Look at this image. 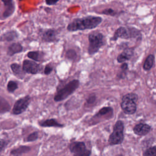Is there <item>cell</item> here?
Instances as JSON below:
<instances>
[{
    "label": "cell",
    "mask_w": 156,
    "mask_h": 156,
    "mask_svg": "<svg viewBox=\"0 0 156 156\" xmlns=\"http://www.w3.org/2000/svg\"><path fill=\"white\" fill-rule=\"evenodd\" d=\"M102 20V18L99 16H93L76 19L68 25L67 29L69 31L73 32L94 29L101 24Z\"/></svg>",
    "instance_id": "6da1fadb"
},
{
    "label": "cell",
    "mask_w": 156,
    "mask_h": 156,
    "mask_svg": "<svg viewBox=\"0 0 156 156\" xmlns=\"http://www.w3.org/2000/svg\"><path fill=\"white\" fill-rule=\"evenodd\" d=\"M79 85L80 82L79 80L74 79L70 81L66 84L65 87L58 90L57 93L54 96V100L58 102L65 99L75 91V90L79 87Z\"/></svg>",
    "instance_id": "7a4b0ae2"
},
{
    "label": "cell",
    "mask_w": 156,
    "mask_h": 156,
    "mask_svg": "<svg viewBox=\"0 0 156 156\" xmlns=\"http://www.w3.org/2000/svg\"><path fill=\"white\" fill-rule=\"evenodd\" d=\"M88 40L90 43L88 53L90 55L96 53L105 44V40L103 35L99 32L91 33L88 36Z\"/></svg>",
    "instance_id": "3957f363"
},
{
    "label": "cell",
    "mask_w": 156,
    "mask_h": 156,
    "mask_svg": "<svg viewBox=\"0 0 156 156\" xmlns=\"http://www.w3.org/2000/svg\"><path fill=\"white\" fill-rule=\"evenodd\" d=\"M124 124L121 120L117 121L113 127V131L110 134L108 142L110 145L119 144L124 139Z\"/></svg>",
    "instance_id": "277c9868"
},
{
    "label": "cell",
    "mask_w": 156,
    "mask_h": 156,
    "mask_svg": "<svg viewBox=\"0 0 156 156\" xmlns=\"http://www.w3.org/2000/svg\"><path fill=\"white\" fill-rule=\"evenodd\" d=\"M140 35V31L135 28L120 27L115 32L113 37L112 38V40H116L119 38L124 39H129L136 38Z\"/></svg>",
    "instance_id": "5b68a950"
},
{
    "label": "cell",
    "mask_w": 156,
    "mask_h": 156,
    "mask_svg": "<svg viewBox=\"0 0 156 156\" xmlns=\"http://www.w3.org/2000/svg\"><path fill=\"white\" fill-rule=\"evenodd\" d=\"M69 150L74 156H90L91 151L87 149L85 144L81 141H75L69 145Z\"/></svg>",
    "instance_id": "8992f818"
},
{
    "label": "cell",
    "mask_w": 156,
    "mask_h": 156,
    "mask_svg": "<svg viewBox=\"0 0 156 156\" xmlns=\"http://www.w3.org/2000/svg\"><path fill=\"white\" fill-rule=\"evenodd\" d=\"M30 102V97L29 96H26L22 98H20L14 104L13 108V113L15 115H19L24 112L27 108Z\"/></svg>",
    "instance_id": "52a82bcc"
},
{
    "label": "cell",
    "mask_w": 156,
    "mask_h": 156,
    "mask_svg": "<svg viewBox=\"0 0 156 156\" xmlns=\"http://www.w3.org/2000/svg\"><path fill=\"white\" fill-rule=\"evenodd\" d=\"M41 69V66L35 62L30 61L29 60H25L23 62V69L24 72L27 73L35 74L39 73Z\"/></svg>",
    "instance_id": "ba28073f"
},
{
    "label": "cell",
    "mask_w": 156,
    "mask_h": 156,
    "mask_svg": "<svg viewBox=\"0 0 156 156\" xmlns=\"http://www.w3.org/2000/svg\"><path fill=\"white\" fill-rule=\"evenodd\" d=\"M4 3L3 10L0 13V18L5 19L9 17L15 10V5L13 0H1Z\"/></svg>",
    "instance_id": "9c48e42d"
},
{
    "label": "cell",
    "mask_w": 156,
    "mask_h": 156,
    "mask_svg": "<svg viewBox=\"0 0 156 156\" xmlns=\"http://www.w3.org/2000/svg\"><path fill=\"white\" fill-rule=\"evenodd\" d=\"M121 107L123 112L129 115L133 114L136 110V102L126 99H122Z\"/></svg>",
    "instance_id": "30bf717a"
},
{
    "label": "cell",
    "mask_w": 156,
    "mask_h": 156,
    "mask_svg": "<svg viewBox=\"0 0 156 156\" xmlns=\"http://www.w3.org/2000/svg\"><path fill=\"white\" fill-rule=\"evenodd\" d=\"M151 126L147 124H138L133 127V132L136 135L143 136L147 134L151 130Z\"/></svg>",
    "instance_id": "8fae6325"
},
{
    "label": "cell",
    "mask_w": 156,
    "mask_h": 156,
    "mask_svg": "<svg viewBox=\"0 0 156 156\" xmlns=\"http://www.w3.org/2000/svg\"><path fill=\"white\" fill-rule=\"evenodd\" d=\"M133 55V49L132 48L126 49L121 54H120L118 57L117 60L119 63H122L130 59Z\"/></svg>",
    "instance_id": "7c38bea8"
},
{
    "label": "cell",
    "mask_w": 156,
    "mask_h": 156,
    "mask_svg": "<svg viewBox=\"0 0 156 156\" xmlns=\"http://www.w3.org/2000/svg\"><path fill=\"white\" fill-rule=\"evenodd\" d=\"M57 32L53 29H49L43 34V39L47 42H52L56 40Z\"/></svg>",
    "instance_id": "4fadbf2b"
},
{
    "label": "cell",
    "mask_w": 156,
    "mask_h": 156,
    "mask_svg": "<svg viewBox=\"0 0 156 156\" xmlns=\"http://www.w3.org/2000/svg\"><path fill=\"white\" fill-rule=\"evenodd\" d=\"M13 74L20 79H23L25 76V72L21 66L17 63H13L10 66Z\"/></svg>",
    "instance_id": "5bb4252c"
},
{
    "label": "cell",
    "mask_w": 156,
    "mask_h": 156,
    "mask_svg": "<svg viewBox=\"0 0 156 156\" xmlns=\"http://www.w3.org/2000/svg\"><path fill=\"white\" fill-rule=\"evenodd\" d=\"M40 125L42 127H62L64 126L63 124L58 123L55 119H48L40 123Z\"/></svg>",
    "instance_id": "9a60e30c"
},
{
    "label": "cell",
    "mask_w": 156,
    "mask_h": 156,
    "mask_svg": "<svg viewBox=\"0 0 156 156\" xmlns=\"http://www.w3.org/2000/svg\"><path fill=\"white\" fill-rule=\"evenodd\" d=\"M23 51V47L20 43H13L8 48L7 54L9 55H13L15 54L19 53Z\"/></svg>",
    "instance_id": "2e32d148"
},
{
    "label": "cell",
    "mask_w": 156,
    "mask_h": 156,
    "mask_svg": "<svg viewBox=\"0 0 156 156\" xmlns=\"http://www.w3.org/2000/svg\"><path fill=\"white\" fill-rule=\"evenodd\" d=\"M30 150V147L26 146H20L15 149H13L11 151V154L14 156H20L23 154L26 153Z\"/></svg>",
    "instance_id": "e0dca14e"
},
{
    "label": "cell",
    "mask_w": 156,
    "mask_h": 156,
    "mask_svg": "<svg viewBox=\"0 0 156 156\" xmlns=\"http://www.w3.org/2000/svg\"><path fill=\"white\" fill-rule=\"evenodd\" d=\"M10 109V105L4 98L0 96V113H4L9 112Z\"/></svg>",
    "instance_id": "ac0fdd59"
},
{
    "label": "cell",
    "mask_w": 156,
    "mask_h": 156,
    "mask_svg": "<svg viewBox=\"0 0 156 156\" xmlns=\"http://www.w3.org/2000/svg\"><path fill=\"white\" fill-rule=\"evenodd\" d=\"M154 64V56L152 54H151L147 56L146 58L144 65H143V68L146 71H148L152 68Z\"/></svg>",
    "instance_id": "d6986e66"
},
{
    "label": "cell",
    "mask_w": 156,
    "mask_h": 156,
    "mask_svg": "<svg viewBox=\"0 0 156 156\" xmlns=\"http://www.w3.org/2000/svg\"><path fill=\"white\" fill-rule=\"evenodd\" d=\"M18 37V34L13 30L7 32L1 36V40L12 41Z\"/></svg>",
    "instance_id": "ffe728a7"
},
{
    "label": "cell",
    "mask_w": 156,
    "mask_h": 156,
    "mask_svg": "<svg viewBox=\"0 0 156 156\" xmlns=\"http://www.w3.org/2000/svg\"><path fill=\"white\" fill-rule=\"evenodd\" d=\"M27 57L35 61H41L43 57V53L39 51H31L28 52Z\"/></svg>",
    "instance_id": "44dd1931"
},
{
    "label": "cell",
    "mask_w": 156,
    "mask_h": 156,
    "mask_svg": "<svg viewBox=\"0 0 156 156\" xmlns=\"http://www.w3.org/2000/svg\"><path fill=\"white\" fill-rule=\"evenodd\" d=\"M113 112V109L111 107H105L102 108L101 109H100L99 112L96 114V115L94 116H103L105 115L110 112Z\"/></svg>",
    "instance_id": "7402d4cb"
},
{
    "label": "cell",
    "mask_w": 156,
    "mask_h": 156,
    "mask_svg": "<svg viewBox=\"0 0 156 156\" xmlns=\"http://www.w3.org/2000/svg\"><path fill=\"white\" fill-rule=\"evenodd\" d=\"M143 156H156V147L154 146L146 149L143 153Z\"/></svg>",
    "instance_id": "603a6c76"
},
{
    "label": "cell",
    "mask_w": 156,
    "mask_h": 156,
    "mask_svg": "<svg viewBox=\"0 0 156 156\" xmlns=\"http://www.w3.org/2000/svg\"><path fill=\"white\" fill-rule=\"evenodd\" d=\"M7 88V90L9 92L12 93V92H13L18 88V85L15 82L11 80L9 82Z\"/></svg>",
    "instance_id": "cb8c5ba5"
},
{
    "label": "cell",
    "mask_w": 156,
    "mask_h": 156,
    "mask_svg": "<svg viewBox=\"0 0 156 156\" xmlns=\"http://www.w3.org/2000/svg\"><path fill=\"white\" fill-rule=\"evenodd\" d=\"M122 99H129V100H132L135 102H137L138 100V96L136 94L133 93H128L126 95H124Z\"/></svg>",
    "instance_id": "d4e9b609"
},
{
    "label": "cell",
    "mask_w": 156,
    "mask_h": 156,
    "mask_svg": "<svg viewBox=\"0 0 156 156\" xmlns=\"http://www.w3.org/2000/svg\"><path fill=\"white\" fill-rule=\"evenodd\" d=\"M38 137V132H34L30 133L27 138V141H34L36 140Z\"/></svg>",
    "instance_id": "484cf974"
},
{
    "label": "cell",
    "mask_w": 156,
    "mask_h": 156,
    "mask_svg": "<svg viewBox=\"0 0 156 156\" xmlns=\"http://www.w3.org/2000/svg\"><path fill=\"white\" fill-rule=\"evenodd\" d=\"M102 13L105 14V15H116V12L111 9H105L102 12Z\"/></svg>",
    "instance_id": "4316f807"
},
{
    "label": "cell",
    "mask_w": 156,
    "mask_h": 156,
    "mask_svg": "<svg viewBox=\"0 0 156 156\" xmlns=\"http://www.w3.org/2000/svg\"><path fill=\"white\" fill-rule=\"evenodd\" d=\"M76 52L73 50H69L66 53V57L70 59H73L76 57Z\"/></svg>",
    "instance_id": "83f0119b"
},
{
    "label": "cell",
    "mask_w": 156,
    "mask_h": 156,
    "mask_svg": "<svg viewBox=\"0 0 156 156\" xmlns=\"http://www.w3.org/2000/svg\"><path fill=\"white\" fill-rule=\"evenodd\" d=\"M96 99V96L94 94H91V96H90L87 99V102L89 104H93Z\"/></svg>",
    "instance_id": "f1b7e54d"
},
{
    "label": "cell",
    "mask_w": 156,
    "mask_h": 156,
    "mask_svg": "<svg viewBox=\"0 0 156 156\" xmlns=\"http://www.w3.org/2000/svg\"><path fill=\"white\" fill-rule=\"evenodd\" d=\"M52 67L50 65H46V66H45L44 71L45 74L48 75V74H50V73L52 72Z\"/></svg>",
    "instance_id": "f546056e"
},
{
    "label": "cell",
    "mask_w": 156,
    "mask_h": 156,
    "mask_svg": "<svg viewBox=\"0 0 156 156\" xmlns=\"http://www.w3.org/2000/svg\"><path fill=\"white\" fill-rule=\"evenodd\" d=\"M6 142L2 140H0V152L3 150V149L6 146Z\"/></svg>",
    "instance_id": "4dcf8cb0"
},
{
    "label": "cell",
    "mask_w": 156,
    "mask_h": 156,
    "mask_svg": "<svg viewBox=\"0 0 156 156\" xmlns=\"http://www.w3.org/2000/svg\"><path fill=\"white\" fill-rule=\"evenodd\" d=\"M45 1L48 5H51L57 3L58 1V0H45Z\"/></svg>",
    "instance_id": "1f68e13d"
},
{
    "label": "cell",
    "mask_w": 156,
    "mask_h": 156,
    "mask_svg": "<svg viewBox=\"0 0 156 156\" xmlns=\"http://www.w3.org/2000/svg\"><path fill=\"white\" fill-rule=\"evenodd\" d=\"M121 69H122V70H126L127 69V68H128V65H127V63H124L122 65H121Z\"/></svg>",
    "instance_id": "d6a6232c"
}]
</instances>
